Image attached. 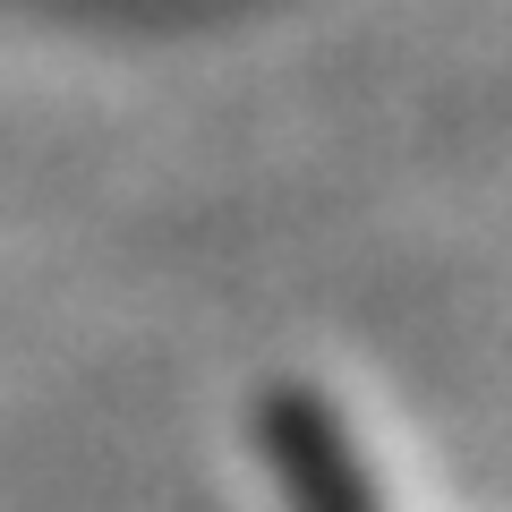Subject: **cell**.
<instances>
[{"instance_id":"cell-1","label":"cell","mask_w":512,"mask_h":512,"mask_svg":"<svg viewBox=\"0 0 512 512\" xmlns=\"http://www.w3.org/2000/svg\"><path fill=\"white\" fill-rule=\"evenodd\" d=\"M256 427H265V461H274L291 512H376L367 470H359V453H350L342 419L316 402L308 384H274L265 410H256Z\"/></svg>"}]
</instances>
